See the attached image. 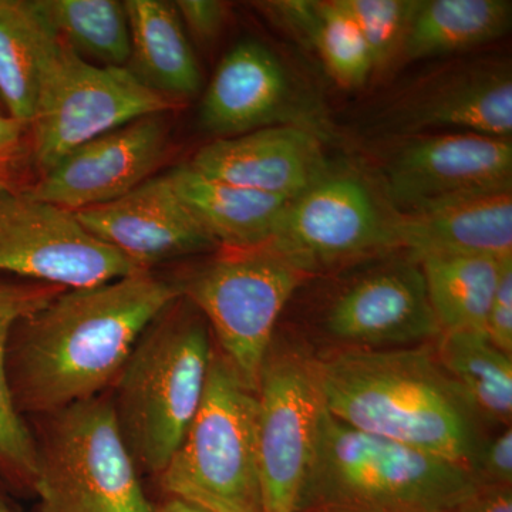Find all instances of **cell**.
I'll return each mask as SVG.
<instances>
[{
    "label": "cell",
    "mask_w": 512,
    "mask_h": 512,
    "mask_svg": "<svg viewBox=\"0 0 512 512\" xmlns=\"http://www.w3.org/2000/svg\"><path fill=\"white\" fill-rule=\"evenodd\" d=\"M181 289L154 272L63 289L10 332L6 375L26 421L93 399L113 386L141 333Z\"/></svg>",
    "instance_id": "obj_1"
},
{
    "label": "cell",
    "mask_w": 512,
    "mask_h": 512,
    "mask_svg": "<svg viewBox=\"0 0 512 512\" xmlns=\"http://www.w3.org/2000/svg\"><path fill=\"white\" fill-rule=\"evenodd\" d=\"M316 370L323 406L342 423L470 470L483 443L477 413L431 346L345 348Z\"/></svg>",
    "instance_id": "obj_2"
},
{
    "label": "cell",
    "mask_w": 512,
    "mask_h": 512,
    "mask_svg": "<svg viewBox=\"0 0 512 512\" xmlns=\"http://www.w3.org/2000/svg\"><path fill=\"white\" fill-rule=\"evenodd\" d=\"M477 487L467 467L353 429L323 407L295 512H451Z\"/></svg>",
    "instance_id": "obj_3"
},
{
    "label": "cell",
    "mask_w": 512,
    "mask_h": 512,
    "mask_svg": "<svg viewBox=\"0 0 512 512\" xmlns=\"http://www.w3.org/2000/svg\"><path fill=\"white\" fill-rule=\"evenodd\" d=\"M214 349L200 312L180 296L141 333L110 396L138 470L160 476L200 409Z\"/></svg>",
    "instance_id": "obj_4"
},
{
    "label": "cell",
    "mask_w": 512,
    "mask_h": 512,
    "mask_svg": "<svg viewBox=\"0 0 512 512\" xmlns=\"http://www.w3.org/2000/svg\"><path fill=\"white\" fill-rule=\"evenodd\" d=\"M157 478L168 497L207 512H264L258 399L218 350L200 409Z\"/></svg>",
    "instance_id": "obj_5"
},
{
    "label": "cell",
    "mask_w": 512,
    "mask_h": 512,
    "mask_svg": "<svg viewBox=\"0 0 512 512\" xmlns=\"http://www.w3.org/2000/svg\"><path fill=\"white\" fill-rule=\"evenodd\" d=\"M32 420L40 512H153L110 396Z\"/></svg>",
    "instance_id": "obj_6"
},
{
    "label": "cell",
    "mask_w": 512,
    "mask_h": 512,
    "mask_svg": "<svg viewBox=\"0 0 512 512\" xmlns=\"http://www.w3.org/2000/svg\"><path fill=\"white\" fill-rule=\"evenodd\" d=\"M306 276L265 245L222 248L220 255L177 284L181 296L210 326L218 352L256 393L276 323Z\"/></svg>",
    "instance_id": "obj_7"
},
{
    "label": "cell",
    "mask_w": 512,
    "mask_h": 512,
    "mask_svg": "<svg viewBox=\"0 0 512 512\" xmlns=\"http://www.w3.org/2000/svg\"><path fill=\"white\" fill-rule=\"evenodd\" d=\"M180 104L148 89L127 67L87 62L56 36L42 64L29 157L43 174L93 138Z\"/></svg>",
    "instance_id": "obj_8"
},
{
    "label": "cell",
    "mask_w": 512,
    "mask_h": 512,
    "mask_svg": "<svg viewBox=\"0 0 512 512\" xmlns=\"http://www.w3.org/2000/svg\"><path fill=\"white\" fill-rule=\"evenodd\" d=\"M137 272L74 212L37 200L25 187L0 191V275L74 289Z\"/></svg>",
    "instance_id": "obj_9"
},
{
    "label": "cell",
    "mask_w": 512,
    "mask_h": 512,
    "mask_svg": "<svg viewBox=\"0 0 512 512\" xmlns=\"http://www.w3.org/2000/svg\"><path fill=\"white\" fill-rule=\"evenodd\" d=\"M256 399L262 511L295 512L325 407L315 357L272 342Z\"/></svg>",
    "instance_id": "obj_10"
},
{
    "label": "cell",
    "mask_w": 512,
    "mask_h": 512,
    "mask_svg": "<svg viewBox=\"0 0 512 512\" xmlns=\"http://www.w3.org/2000/svg\"><path fill=\"white\" fill-rule=\"evenodd\" d=\"M383 175L400 215L512 191L511 140L457 131L403 137Z\"/></svg>",
    "instance_id": "obj_11"
},
{
    "label": "cell",
    "mask_w": 512,
    "mask_h": 512,
    "mask_svg": "<svg viewBox=\"0 0 512 512\" xmlns=\"http://www.w3.org/2000/svg\"><path fill=\"white\" fill-rule=\"evenodd\" d=\"M268 247L309 275L394 245L390 221L367 185L353 175L326 174L289 202Z\"/></svg>",
    "instance_id": "obj_12"
},
{
    "label": "cell",
    "mask_w": 512,
    "mask_h": 512,
    "mask_svg": "<svg viewBox=\"0 0 512 512\" xmlns=\"http://www.w3.org/2000/svg\"><path fill=\"white\" fill-rule=\"evenodd\" d=\"M384 133H474L511 140L512 77L507 64L467 62L413 84L377 120Z\"/></svg>",
    "instance_id": "obj_13"
},
{
    "label": "cell",
    "mask_w": 512,
    "mask_h": 512,
    "mask_svg": "<svg viewBox=\"0 0 512 512\" xmlns=\"http://www.w3.org/2000/svg\"><path fill=\"white\" fill-rule=\"evenodd\" d=\"M168 136L165 114L131 121L74 148L35 183L25 185L26 191L70 212L119 200L153 177Z\"/></svg>",
    "instance_id": "obj_14"
},
{
    "label": "cell",
    "mask_w": 512,
    "mask_h": 512,
    "mask_svg": "<svg viewBox=\"0 0 512 512\" xmlns=\"http://www.w3.org/2000/svg\"><path fill=\"white\" fill-rule=\"evenodd\" d=\"M323 329L330 339L355 349L412 348L441 336L423 272L413 258L353 282L330 303Z\"/></svg>",
    "instance_id": "obj_15"
},
{
    "label": "cell",
    "mask_w": 512,
    "mask_h": 512,
    "mask_svg": "<svg viewBox=\"0 0 512 512\" xmlns=\"http://www.w3.org/2000/svg\"><path fill=\"white\" fill-rule=\"evenodd\" d=\"M74 214L94 238L141 272L218 247L167 173L153 175L119 200Z\"/></svg>",
    "instance_id": "obj_16"
},
{
    "label": "cell",
    "mask_w": 512,
    "mask_h": 512,
    "mask_svg": "<svg viewBox=\"0 0 512 512\" xmlns=\"http://www.w3.org/2000/svg\"><path fill=\"white\" fill-rule=\"evenodd\" d=\"M188 165L205 177L291 201L328 174L319 138L292 124L218 138Z\"/></svg>",
    "instance_id": "obj_17"
},
{
    "label": "cell",
    "mask_w": 512,
    "mask_h": 512,
    "mask_svg": "<svg viewBox=\"0 0 512 512\" xmlns=\"http://www.w3.org/2000/svg\"><path fill=\"white\" fill-rule=\"evenodd\" d=\"M291 84L278 57L255 39H244L222 57L202 99L200 123L218 138L275 126L285 113Z\"/></svg>",
    "instance_id": "obj_18"
},
{
    "label": "cell",
    "mask_w": 512,
    "mask_h": 512,
    "mask_svg": "<svg viewBox=\"0 0 512 512\" xmlns=\"http://www.w3.org/2000/svg\"><path fill=\"white\" fill-rule=\"evenodd\" d=\"M394 248L433 254L512 256V191L448 202L390 221Z\"/></svg>",
    "instance_id": "obj_19"
},
{
    "label": "cell",
    "mask_w": 512,
    "mask_h": 512,
    "mask_svg": "<svg viewBox=\"0 0 512 512\" xmlns=\"http://www.w3.org/2000/svg\"><path fill=\"white\" fill-rule=\"evenodd\" d=\"M181 200L218 247H265L291 200L205 177L188 164L168 171Z\"/></svg>",
    "instance_id": "obj_20"
},
{
    "label": "cell",
    "mask_w": 512,
    "mask_h": 512,
    "mask_svg": "<svg viewBox=\"0 0 512 512\" xmlns=\"http://www.w3.org/2000/svg\"><path fill=\"white\" fill-rule=\"evenodd\" d=\"M131 56L127 69L148 89L178 101L200 92L202 74L174 2L127 0Z\"/></svg>",
    "instance_id": "obj_21"
},
{
    "label": "cell",
    "mask_w": 512,
    "mask_h": 512,
    "mask_svg": "<svg viewBox=\"0 0 512 512\" xmlns=\"http://www.w3.org/2000/svg\"><path fill=\"white\" fill-rule=\"evenodd\" d=\"M63 289L10 276L0 278V484L18 493H33L37 453L30 424L16 410L10 394L6 349L13 326Z\"/></svg>",
    "instance_id": "obj_22"
},
{
    "label": "cell",
    "mask_w": 512,
    "mask_h": 512,
    "mask_svg": "<svg viewBox=\"0 0 512 512\" xmlns=\"http://www.w3.org/2000/svg\"><path fill=\"white\" fill-rule=\"evenodd\" d=\"M511 13L507 0H417L402 55L431 59L487 45L508 32Z\"/></svg>",
    "instance_id": "obj_23"
},
{
    "label": "cell",
    "mask_w": 512,
    "mask_h": 512,
    "mask_svg": "<svg viewBox=\"0 0 512 512\" xmlns=\"http://www.w3.org/2000/svg\"><path fill=\"white\" fill-rule=\"evenodd\" d=\"M419 262L441 335L485 332L501 261L483 255L433 254Z\"/></svg>",
    "instance_id": "obj_24"
},
{
    "label": "cell",
    "mask_w": 512,
    "mask_h": 512,
    "mask_svg": "<svg viewBox=\"0 0 512 512\" xmlns=\"http://www.w3.org/2000/svg\"><path fill=\"white\" fill-rule=\"evenodd\" d=\"M55 37L33 0H0V103L29 126L43 60Z\"/></svg>",
    "instance_id": "obj_25"
},
{
    "label": "cell",
    "mask_w": 512,
    "mask_h": 512,
    "mask_svg": "<svg viewBox=\"0 0 512 512\" xmlns=\"http://www.w3.org/2000/svg\"><path fill=\"white\" fill-rule=\"evenodd\" d=\"M436 356L477 416L511 426L512 356L485 332L443 333Z\"/></svg>",
    "instance_id": "obj_26"
},
{
    "label": "cell",
    "mask_w": 512,
    "mask_h": 512,
    "mask_svg": "<svg viewBox=\"0 0 512 512\" xmlns=\"http://www.w3.org/2000/svg\"><path fill=\"white\" fill-rule=\"evenodd\" d=\"M265 9L311 42L326 70L340 86H363L375 70L362 33L339 0L271 2L265 3Z\"/></svg>",
    "instance_id": "obj_27"
},
{
    "label": "cell",
    "mask_w": 512,
    "mask_h": 512,
    "mask_svg": "<svg viewBox=\"0 0 512 512\" xmlns=\"http://www.w3.org/2000/svg\"><path fill=\"white\" fill-rule=\"evenodd\" d=\"M47 26L84 60L99 66L127 67L130 25L117 0H33Z\"/></svg>",
    "instance_id": "obj_28"
},
{
    "label": "cell",
    "mask_w": 512,
    "mask_h": 512,
    "mask_svg": "<svg viewBox=\"0 0 512 512\" xmlns=\"http://www.w3.org/2000/svg\"><path fill=\"white\" fill-rule=\"evenodd\" d=\"M362 33L373 69L382 70L402 55L417 2L414 0H339Z\"/></svg>",
    "instance_id": "obj_29"
},
{
    "label": "cell",
    "mask_w": 512,
    "mask_h": 512,
    "mask_svg": "<svg viewBox=\"0 0 512 512\" xmlns=\"http://www.w3.org/2000/svg\"><path fill=\"white\" fill-rule=\"evenodd\" d=\"M478 485L512 487V430L505 427L494 439L481 443L470 467Z\"/></svg>",
    "instance_id": "obj_30"
},
{
    "label": "cell",
    "mask_w": 512,
    "mask_h": 512,
    "mask_svg": "<svg viewBox=\"0 0 512 512\" xmlns=\"http://www.w3.org/2000/svg\"><path fill=\"white\" fill-rule=\"evenodd\" d=\"M485 335L498 349L512 356V256L501 261L500 278L485 322Z\"/></svg>",
    "instance_id": "obj_31"
},
{
    "label": "cell",
    "mask_w": 512,
    "mask_h": 512,
    "mask_svg": "<svg viewBox=\"0 0 512 512\" xmlns=\"http://www.w3.org/2000/svg\"><path fill=\"white\" fill-rule=\"evenodd\" d=\"M174 5L185 30L201 42L217 39L228 19V6L217 0H178Z\"/></svg>",
    "instance_id": "obj_32"
},
{
    "label": "cell",
    "mask_w": 512,
    "mask_h": 512,
    "mask_svg": "<svg viewBox=\"0 0 512 512\" xmlns=\"http://www.w3.org/2000/svg\"><path fill=\"white\" fill-rule=\"evenodd\" d=\"M29 124L0 110V167L23 168L29 156Z\"/></svg>",
    "instance_id": "obj_33"
},
{
    "label": "cell",
    "mask_w": 512,
    "mask_h": 512,
    "mask_svg": "<svg viewBox=\"0 0 512 512\" xmlns=\"http://www.w3.org/2000/svg\"><path fill=\"white\" fill-rule=\"evenodd\" d=\"M451 512H512V487L478 485L477 490Z\"/></svg>",
    "instance_id": "obj_34"
},
{
    "label": "cell",
    "mask_w": 512,
    "mask_h": 512,
    "mask_svg": "<svg viewBox=\"0 0 512 512\" xmlns=\"http://www.w3.org/2000/svg\"><path fill=\"white\" fill-rule=\"evenodd\" d=\"M23 168L0 167V191L22 188Z\"/></svg>",
    "instance_id": "obj_35"
},
{
    "label": "cell",
    "mask_w": 512,
    "mask_h": 512,
    "mask_svg": "<svg viewBox=\"0 0 512 512\" xmlns=\"http://www.w3.org/2000/svg\"><path fill=\"white\" fill-rule=\"evenodd\" d=\"M153 512H207L198 508L197 505L187 503L180 498L168 497L163 504L153 508Z\"/></svg>",
    "instance_id": "obj_36"
},
{
    "label": "cell",
    "mask_w": 512,
    "mask_h": 512,
    "mask_svg": "<svg viewBox=\"0 0 512 512\" xmlns=\"http://www.w3.org/2000/svg\"><path fill=\"white\" fill-rule=\"evenodd\" d=\"M3 485L0 484V512H15L13 511L12 505L9 504L8 498L3 493Z\"/></svg>",
    "instance_id": "obj_37"
},
{
    "label": "cell",
    "mask_w": 512,
    "mask_h": 512,
    "mask_svg": "<svg viewBox=\"0 0 512 512\" xmlns=\"http://www.w3.org/2000/svg\"><path fill=\"white\" fill-rule=\"evenodd\" d=\"M0 110L5 111V109H3L2 103H0Z\"/></svg>",
    "instance_id": "obj_38"
}]
</instances>
